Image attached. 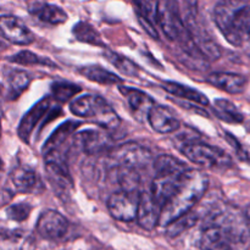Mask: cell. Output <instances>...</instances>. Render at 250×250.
Returning a JSON list of instances; mask_svg holds the SVG:
<instances>
[{
	"label": "cell",
	"instance_id": "6da1fadb",
	"mask_svg": "<svg viewBox=\"0 0 250 250\" xmlns=\"http://www.w3.org/2000/svg\"><path fill=\"white\" fill-rule=\"evenodd\" d=\"M249 239L246 214L229 204H216L203 219L198 244L202 250H242Z\"/></svg>",
	"mask_w": 250,
	"mask_h": 250
},
{
	"label": "cell",
	"instance_id": "7a4b0ae2",
	"mask_svg": "<svg viewBox=\"0 0 250 250\" xmlns=\"http://www.w3.org/2000/svg\"><path fill=\"white\" fill-rule=\"evenodd\" d=\"M209 187V178L199 170L188 168L172 197L161 210L160 224L167 226L175 220L190 212L204 197Z\"/></svg>",
	"mask_w": 250,
	"mask_h": 250
},
{
	"label": "cell",
	"instance_id": "3957f363",
	"mask_svg": "<svg viewBox=\"0 0 250 250\" xmlns=\"http://www.w3.org/2000/svg\"><path fill=\"white\" fill-rule=\"evenodd\" d=\"M212 17L231 45L242 46L250 38V4L244 0H219Z\"/></svg>",
	"mask_w": 250,
	"mask_h": 250
},
{
	"label": "cell",
	"instance_id": "277c9868",
	"mask_svg": "<svg viewBox=\"0 0 250 250\" xmlns=\"http://www.w3.org/2000/svg\"><path fill=\"white\" fill-rule=\"evenodd\" d=\"M70 110L75 116L90 120L107 131L116 129L121 124L116 111L100 95L87 94L77 98L71 103Z\"/></svg>",
	"mask_w": 250,
	"mask_h": 250
},
{
	"label": "cell",
	"instance_id": "5b68a950",
	"mask_svg": "<svg viewBox=\"0 0 250 250\" xmlns=\"http://www.w3.org/2000/svg\"><path fill=\"white\" fill-rule=\"evenodd\" d=\"M183 155L190 163L205 168H229L232 166V159L219 146H210L200 142L187 143L181 149Z\"/></svg>",
	"mask_w": 250,
	"mask_h": 250
},
{
	"label": "cell",
	"instance_id": "8992f818",
	"mask_svg": "<svg viewBox=\"0 0 250 250\" xmlns=\"http://www.w3.org/2000/svg\"><path fill=\"white\" fill-rule=\"evenodd\" d=\"M44 156L45 171L51 186L58 195H68L73 189V180L68 168L65 150H53Z\"/></svg>",
	"mask_w": 250,
	"mask_h": 250
},
{
	"label": "cell",
	"instance_id": "52a82bcc",
	"mask_svg": "<svg viewBox=\"0 0 250 250\" xmlns=\"http://www.w3.org/2000/svg\"><path fill=\"white\" fill-rule=\"evenodd\" d=\"M109 156L116 166L133 171L148 166L153 159V154L149 149L137 143H126L115 146L109 153Z\"/></svg>",
	"mask_w": 250,
	"mask_h": 250
},
{
	"label": "cell",
	"instance_id": "ba28073f",
	"mask_svg": "<svg viewBox=\"0 0 250 250\" xmlns=\"http://www.w3.org/2000/svg\"><path fill=\"white\" fill-rule=\"evenodd\" d=\"M139 197L138 190H119L110 195L107 200V210L111 217L117 221L131 222L137 220Z\"/></svg>",
	"mask_w": 250,
	"mask_h": 250
},
{
	"label": "cell",
	"instance_id": "9c48e42d",
	"mask_svg": "<svg viewBox=\"0 0 250 250\" xmlns=\"http://www.w3.org/2000/svg\"><path fill=\"white\" fill-rule=\"evenodd\" d=\"M36 229L42 238L48 241H59L67 233L68 221L59 211L45 210L39 216Z\"/></svg>",
	"mask_w": 250,
	"mask_h": 250
},
{
	"label": "cell",
	"instance_id": "30bf717a",
	"mask_svg": "<svg viewBox=\"0 0 250 250\" xmlns=\"http://www.w3.org/2000/svg\"><path fill=\"white\" fill-rule=\"evenodd\" d=\"M75 142L88 155H98L102 153H110L115 148L112 139L106 132L99 129H84L75 136Z\"/></svg>",
	"mask_w": 250,
	"mask_h": 250
},
{
	"label": "cell",
	"instance_id": "8fae6325",
	"mask_svg": "<svg viewBox=\"0 0 250 250\" xmlns=\"http://www.w3.org/2000/svg\"><path fill=\"white\" fill-rule=\"evenodd\" d=\"M188 29L193 37V41L197 44L199 50L204 54V56L210 60H217L221 56V50L216 42L211 38L207 29L198 22L197 16L194 14H188L185 20Z\"/></svg>",
	"mask_w": 250,
	"mask_h": 250
},
{
	"label": "cell",
	"instance_id": "7c38bea8",
	"mask_svg": "<svg viewBox=\"0 0 250 250\" xmlns=\"http://www.w3.org/2000/svg\"><path fill=\"white\" fill-rule=\"evenodd\" d=\"M51 100L53 97L51 95H46L43 99L39 100L36 105L32 106L31 110L26 112L22 120L19 124V128H17V134H19L20 138L24 142V143H29V139H31L32 133H33L34 128L37 127V125L39 124V121H42L45 119V115L49 114L51 109Z\"/></svg>",
	"mask_w": 250,
	"mask_h": 250
},
{
	"label": "cell",
	"instance_id": "4fadbf2b",
	"mask_svg": "<svg viewBox=\"0 0 250 250\" xmlns=\"http://www.w3.org/2000/svg\"><path fill=\"white\" fill-rule=\"evenodd\" d=\"M0 31L2 38L16 45H29L34 42V34L31 29L21 20L11 15L0 17Z\"/></svg>",
	"mask_w": 250,
	"mask_h": 250
},
{
	"label": "cell",
	"instance_id": "5bb4252c",
	"mask_svg": "<svg viewBox=\"0 0 250 250\" xmlns=\"http://www.w3.org/2000/svg\"><path fill=\"white\" fill-rule=\"evenodd\" d=\"M160 219L161 208L154 199L150 190L142 192L137 212V224L146 231H153L160 224Z\"/></svg>",
	"mask_w": 250,
	"mask_h": 250
},
{
	"label": "cell",
	"instance_id": "9a60e30c",
	"mask_svg": "<svg viewBox=\"0 0 250 250\" xmlns=\"http://www.w3.org/2000/svg\"><path fill=\"white\" fill-rule=\"evenodd\" d=\"M146 119L151 128L160 134L172 133L181 127L180 120L168 107L164 105H154Z\"/></svg>",
	"mask_w": 250,
	"mask_h": 250
},
{
	"label": "cell",
	"instance_id": "2e32d148",
	"mask_svg": "<svg viewBox=\"0 0 250 250\" xmlns=\"http://www.w3.org/2000/svg\"><path fill=\"white\" fill-rule=\"evenodd\" d=\"M207 82L229 94H241L246 89L248 80L238 73L212 72L208 75Z\"/></svg>",
	"mask_w": 250,
	"mask_h": 250
},
{
	"label": "cell",
	"instance_id": "e0dca14e",
	"mask_svg": "<svg viewBox=\"0 0 250 250\" xmlns=\"http://www.w3.org/2000/svg\"><path fill=\"white\" fill-rule=\"evenodd\" d=\"M36 241L29 232L23 229H2L0 250H34Z\"/></svg>",
	"mask_w": 250,
	"mask_h": 250
},
{
	"label": "cell",
	"instance_id": "ac0fdd59",
	"mask_svg": "<svg viewBox=\"0 0 250 250\" xmlns=\"http://www.w3.org/2000/svg\"><path fill=\"white\" fill-rule=\"evenodd\" d=\"M119 90L126 98L129 107L133 111V114L136 115V117H141L143 115H146V117H148L149 111L155 105L153 98H150L146 93H144L141 89H137V88L121 85V87H119Z\"/></svg>",
	"mask_w": 250,
	"mask_h": 250
},
{
	"label": "cell",
	"instance_id": "d6986e66",
	"mask_svg": "<svg viewBox=\"0 0 250 250\" xmlns=\"http://www.w3.org/2000/svg\"><path fill=\"white\" fill-rule=\"evenodd\" d=\"M133 2L138 10L139 21L143 24L144 29L153 38H158L155 26L158 24L159 9H160L159 0H133Z\"/></svg>",
	"mask_w": 250,
	"mask_h": 250
},
{
	"label": "cell",
	"instance_id": "ffe728a7",
	"mask_svg": "<svg viewBox=\"0 0 250 250\" xmlns=\"http://www.w3.org/2000/svg\"><path fill=\"white\" fill-rule=\"evenodd\" d=\"M80 126L81 122L77 121H66L65 124L61 125L59 128H56L53 132V134L49 137L48 141L44 143L43 149H42V154L45 155L49 151L63 150V146L67 142V139L77 131V128Z\"/></svg>",
	"mask_w": 250,
	"mask_h": 250
},
{
	"label": "cell",
	"instance_id": "44dd1931",
	"mask_svg": "<svg viewBox=\"0 0 250 250\" xmlns=\"http://www.w3.org/2000/svg\"><path fill=\"white\" fill-rule=\"evenodd\" d=\"M163 89L166 90L168 94L175 95V97L181 98V99H186L188 102L195 103L200 106H208L209 105V99L207 98V95L203 94L200 90L189 87V85L172 82V81H166V82L163 83Z\"/></svg>",
	"mask_w": 250,
	"mask_h": 250
},
{
	"label": "cell",
	"instance_id": "7402d4cb",
	"mask_svg": "<svg viewBox=\"0 0 250 250\" xmlns=\"http://www.w3.org/2000/svg\"><path fill=\"white\" fill-rule=\"evenodd\" d=\"M12 185H14L16 192L22 194H28L36 190L38 186V177L33 168L27 166H17L14 168L10 175Z\"/></svg>",
	"mask_w": 250,
	"mask_h": 250
},
{
	"label": "cell",
	"instance_id": "603a6c76",
	"mask_svg": "<svg viewBox=\"0 0 250 250\" xmlns=\"http://www.w3.org/2000/svg\"><path fill=\"white\" fill-rule=\"evenodd\" d=\"M29 11L36 15L42 22L49 24H61L67 21L68 16L63 9L54 4H46V2H36L28 7Z\"/></svg>",
	"mask_w": 250,
	"mask_h": 250
},
{
	"label": "cell",
	"instance_id": "cb8c5ba5",
	"mask_svg": "<svg viewBox=\"0 0 250 250\" xmlns=\"http://www.w3.org/2000/svg\"><path fill=\"white\" fill-rule=\"evenodd\" d=\"M78 73L92 82L103 85H117L124 83V80L111 71L98 65H88L78 68Z\"/></svg>",
	"mask_w": 250,
	"mask_h": 250
},
{
	"label": "cell",
	"instance_id": "d4e9b609",
	"mask_svg": "<svg viewBox=\"0 0 250 250\" xmlns=\"http://www.w3.org/2000/svg\"><path fill=\"white\" fill-rule=\"evenodd\" d=\"M215 115L227 124H241L244 116L238 107L227 99H216L214 102Z\"/></svg>",
	"mask_w": 250,
	"mask_h": 250
},
{
	"label": "cell",
	"instance_id": "484cf974",
	"mask_svg": "<svg viewBox=\"0 0 250 250\" xmlns=\"http://www.w3.org/2000/svg\"><path fill=\"white\" fill-rule=\"evenodd\" d=\"M72 33L78 42H82V43L94 46H105L99 32L92 24L87 23V22L81 21L76 23L72 29Z\"/></svg>",
	"mask_w": 250,
	"mask_h": 250
},
{
	"label": "cell",
	"instance_id": "4316f807",
	"mask_svg": "<svg viewBox=\"0 0 250 250\" xmlns=\"http://www.w3.org/2000/svg\"><path fill=\"white\" fill-rule=\"evenodd\" d=\"M7 82H9V94H7V97H9V99L14 100L19 98L28 88L29 83H31V77H29L26 71L14 68L9 72Z\"/></svg>",
	"mask_w": 250,
	"mask_h": 250
},
{
	"label": "cell",
	"instance_id": "83f0119b",
	"mask_svg": "<svg viewBox=\"0 0 250 250\" xmlns=\"http://www.w3.org/2000/svg\"><path fill=\"white\" fill-rule=\"evenodd\" d=\"M105 59L111 63L112 66L117 68L122 75L129 76V77H137L139 73V68L131 59L126 58V56L117 54L115 51L107 50L104 53Z\"/></svg>",
	"mask_w": 250,
	"mask_h": 250
},
{
	"label": "cell",
	"instance_id": "f1b7e54d",
	"mask_svg": "<svg viewBox=\"0 0 250 250\" xmlns=\"http://www.w3.org/2000/svg\"><path fill=\"white\" fill-rule=\"evenodd\" d=\"M154 170L155 173H181L188 170V167L178 158L163 154L154 161Z\"/></svg>",
	"mask_w": 250,
	"mask_h": 250
},
{
	"label": "cell",
	"instance_id": "f546056e",
	"mask_svg": "<svg viewBox=\"0 0 250 250\" xmlns=\"http://www.w3.org/2000/svg\"><path fill=\"white\" fill-rule=\"evenodd\" d=\"M9 61L12 63H16L20 66H34V65H43L48 67H56V63L49 59L39 56L34 54L33 51L29 50H21L16 53L15 55L10 56Z\"/></svg>",
	"mask_w": 250,
	"mask_h": 250
},
{
	"label": "cell",
	"instance_id": "4dcf8cb0",
	"mask_svg": "<svg viewBox=\"0 0 250 250\" xmlns=\"http://www.w3.org/2000/svg\"><path fill=\"white\" fill-rule=\"evenodd\" d=\"M198 222V215L195 212L190 211L188 214H186L185 216L180 217V219L175 220L173 222H171L170 225L166 226V234L170 238H175L178 237L180 234H182L183 232L188 231L189 229H192L195 224Z\"/></svg>",
	"mask_w": 250,
	"mask_h": 250
},
{
	"label": "cell",
	"instance_id": "1f68e13d",
	"mask_svg": "<svg viewBox=\"0 0 250 250\" xmlns=\"http://www.w3.org/2000/svg\"><path fill=\"white\" fill-rule=\"evenodd\" d=\"M82 90L77 84L68 82H54L51 84V97L59 103H67Z\"/></svg>",
	"mask_w": 250,
	"mask_h": 250
},
{
	"label": "cell",
	"instance_id": "d6a6232c",
	"mask_svg": "<svg viewBox=\"0 0 250 250\" xmlns=\"http://www.w3.org/2000/svg\"><path fill=\"white\" fill-rule=\"evenodd\" d=\"M32 211V207L28 203H17L10 205L6 209L7 219L15 222H23L29 217Z\"/></svg>",
	"mask_w": 250,
	"mask_h": 250
},
{
	"label": "cell",
	"instance_id": "836d02e7",
	"mask_svg": "<svg viewBox=\"0 0 250 250\" xmlns=\"http://www.w3.org/2000/svg\"><path fill=\"white\" fill-rule=\"evenodd\" d=\"M226 138L227 141L229 142V144H232V146H233V149L236 150V154L238 155V158H241L242 160H248L246 150L242 148V144L237 141V138H234V137L232 136L231 133H229V132H226Z\"/></svg>",
	"mask_w": 250,
	"mask_h": 250
},
{
	"label": "cell",
	"instance_id": "e575fe53",
	"mask_svg": "<svg viewBox=\"0 0 250 250\" xmlns=\"http://www.w3.org/2000/svg\"><path fill=\"white\" fill-rule=\"evenodd\" d=\"M12 198H14L12 192H10L9 189L4 188V189H2V194H1V205H6L7 203L12 199Z\"/></svg>",
	"mask_w": 250,
	"mask_h": 250
},
{
	"label": "cell",
	"instance_id": "d590c367",
	"mask_svg": "<svg viewBox=\"0 0 250 250\" xmlns=\"http://www.w3.org/2000/svg\"><path fill=\"white\" fill-rule=\"evenodd\" d=\"M244 214H246L247 219H248V221H249V224H250V205H248V207H247V209H246V211H244Z\"/></svg>",
	"mask_w": 250,
	"mask_h": 250
}]
</instances>
